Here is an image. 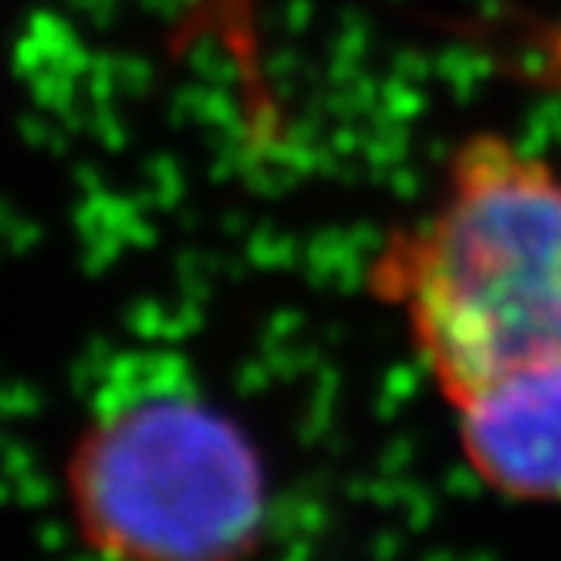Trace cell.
<instances>
[{"label":"cell","instance_id":"6da1fadb","mask_svg":"<svg viewBox=\"0 0 561 561\" xmlns=\"http://www.w3.org/2000/svg\"><path fill=\"white\" fill-rule=\"evenodd\" d=\"M450 407L520 366L561 358V173L504 136L450 159L439 204L376 264Z\"/></svg>","mask_w":561,"mask_h":561},{"label":"cell","instance_id":"7a4b0ae2","mask_svg":"<svg viewBox=\"0 0 561 561\" xmlns=\"http://www.w3.org/2000/svg\"><path fill=\"white\" fill-rule=\"evenodd\" d=\"M68 477L82 535L115 558H237L264 535L254 444L163 352L108 369Z\"/></svg>","mask_w":561,"mask_h":561},{"label":"cell","instance_id":"3957f363","mask_svg":"<svg viewBox=\"0 0 561 561\" xmlns=\"http://www.w3.org/2000/svg\"><path fill=\"white\" fill-rule=\"evenodd\" d=\"M470 470L504 497L561 501V358L520 366L454 403Z\"/></svg>","mask_w":561,"mask_h":561},{"label":"cell","instance_id":"277c9868","mask_svg":"<svg viewBox=\"0 0 561 561\" xmlns=\"http://www.w3.org/2000/svg\"><path fill=\"white\" fill-rule=\"evenodd\" d=\"M554 71H558V78H561V31H558V37H554Z\"/></svg>","mask_w":561,"mask_h":561}]
</instances>
